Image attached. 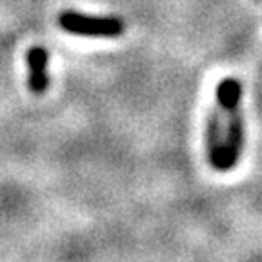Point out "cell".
<instances>
[{"instance_id": "obj_4", "label": "cell", "mask_w": 262, "mask_h": 262, "mask_svg": "<svg viewBox=\"0 0 262 262\" xmlns=\"http://www.w3.org/2000/svg\"><path fill=\"white\" fill-rule=\"evenodd\" d=\"M26 64H28V86L33 95H44L49 86V53L42 46H33L26 53Z\"/></svg>"}, {"instance_id": "obj_1", "label": "cell", "mask_w": 262, "mask_h": 262, "mask_svg": "<svg viewBox=\"0 0 262 262\" xmlns=\"http://www.w3.org/2000/svg\"><path fill=\"white\" fill-rule=\"evenodd\" d=\"M242 86L237 78H222L215 90V100L221 104L226 117L224 131V151H222L221 171H228L237 164L238 155L244 144V126L241 117Z\"/></svg>"}, {"instance_id": "obj_2", "label": "cell", "mask_w": 262, "mask_h": 262, "mask_svg": "<svg viewBox=\"0 0 262 262\" xmlns=\"http://www.w3.org/2000/svg\"><path fill=\"white\" fill-rule=\"evenodd\" d=\"M58 26L77 37L117 38L124 33V22L117 16H90L78 11H62Z\"/></svg>"}, {"instance_id": "obj_3", "label": "cell", "mask_w": 262, "mask_h": 262, "mask_svg": "<svg viewBox=\"0 0 262 262\" xmlns=\"http://www.w3.org/2000/svg\"><path fill=\"white\" fill-rule=\"evenodd\" d=\"M222 119L224 111L221 104L215 100L213 107L209 110L208 122H206V147H208L209 162L215 169L221 171L222 151H224V131H222Z\"/></svg>"}]
</instances>
